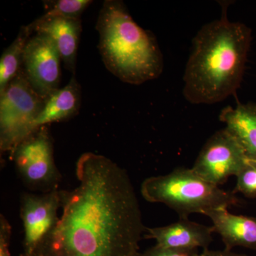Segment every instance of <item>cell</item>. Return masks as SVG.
Listing matches in <instances>:
<instances>
[{"label": "cell", "instance_id": "1", "mask_svg": "<svg viewBox=\"0 0 256 256\" xmlns=\"http://www.w3.org/2000/svg\"><path fill=\"white\" fill-rule=\"evenodd\" d=\"M76 174L77 186L60 190L53 256H138L146 228L126 170L107 156L86 152Z\"/></svg>", "mask_w": 256, "mask_h": 256}, {"label": "cell", "instance_id": "2", "mask_svg": "<svg viewBox=\"0 0 256 256\" xmlns=\"http://www.w3.org/2000/svg\"><path fill=\"white\" fill-rule=\"evenodd\" d=\"M252 31L226 15L207 23L192 41L184 74L183 94L192 104H217L234 95L240 86Z\"/></svg>", "mask_w": 256, "mask_h": 256}, {"label": "cell", "instance_id": "3", "mask_svg": "<svg viewBox=\"0 0 256 256\" xmlns=\"http://www.w3.org/2000/svg\"><path fill=\"white\" fill-rule=\"evenodd\" d=\"M96 28L102 62L121 82L141 85L162 73L164 60L156 36L134 22L124 2H104Z\"/></svg>", "mask_w": 256, "mask_h": 256}, {"label": "cell", "instance_id": "4", "mask_svg": "<svg viewBox=\"0 0 256 256\" xmlns=\"http://www.w3.org/2000/svg\"><path fill=\"white\" fill-rule=\"evenodd\" d=\"M140 192L146 202L163 204L182 218L192 214L206 216L212 210H228L239 203L234 192L208 182L192 168H178L169 174L146 178Z\"/></svg>", "mask_w": 256, "mask_h": 256}, {"label": "cell", "instance_id": "5", "mask_svg": "<svg viewBox=\"0 0 256 256\" xmlns=\"http://www.w3.org/2000/svg\"><path fill=\"white\" fill-rule=\"evenodd\" d=\"M44 100L31 86L22 69L0 94V150L11 152L34 132Z\"/></svg>", "mask_w": 256, "mask_h": 256}, {"label": "cell", "instance_id": "6", "mask_svg": "<svg viewBox=\"0 0 256 256\" xmlns=\"http://www.w3.org/2000/svg\"><path fill=\"white\" fill-rule=\"evenodd\" d=\"M60 208L58 188L42 194H23L20 204L24 228L22 256H53Z\"/></svg>", "mask_w": 256, "mask_h": 256}, {"label": "cell", "instance_id": "7", "mask_svg": "<svg viewBox=\"0 0 256 256\" xmlns=\"http://www.w3.org/2000/svg\"><path fill=\"white\" fill-rule=\"evenodd\" d=\"M10 154L18 174L28 186L44 192L58 188L60 173L56 166L48 126L38 128Z\"/></svg>", "mask_w": 256, "mask_h": 256}, {"label": "cell", "instance_id": "8", "mask_svg": "<svg viewBox=\"0 0 256 256\" xmlns=\"http://www.w3.org/2000/svg\"><path fill=\"white\" fill-rule=\"evenodd\" d=\"M247 156L225 128L212 134L197 156L192 170L206 182L220 186L236 176Z\"/></svg>", "mask_w": 256, "mask_h": 256}, {"label": "cell", "instance_id": "9", "mask_svg": "<svg viewBox=\"0 0 256 256\" xmlns=\"http://www.w3.org/2000/svg\"><path fill=\"white\" fill-rule=\"evenodd\" d=\"M62 60L48 37L35 34L28 40L24 52L22 70L32 88L44 100L60 88Z\"/></svg>", "mask_w": 256, "mask_h": 256}, {"label": "cell", "instance_id": "10", "mask_svg": "<svg viewBox=\"0 0 256 256\" xmlns=\"http://www.w3.org/2000/svg\"><path fill=\"white\" fill-rule=\"evenodd\" d=\"M28 26L33 33L44 35L52 40L66 68L75 75L82 32L80 18H44L41 16Z\"/></svg>", "mask_w": 256, "mask_h": 256}, {"label": "cell", "instance_id": "11", "mask_svg": "<svg viewBox=\"0 0 256 256\" xmlns=\"http://www.w3.org/2000/svg\"><path fill=\"white\" fill-rule=\"evenodd\" d=\"M146 237L156 240V245L168 248L191 250L202 248L208 249L213 238L212 226L192 222L188 218H180L174 223L146 228Z\"/></svg>", "mask_w": 256, "mask_h": 256}, {"label": "cell", "instance_id": "12", "mask_svg": "<svg viewBox=\"0 0 256 256\" xmlns=\"http://www.w3.org/2000/svg\"><path fill=\"white\" fill-rule=\"evenodd\" d=\"M207 216L212 228L222 237L226 250L240 246L256 250V218L233 214L226 208L214 210Z\"/></svg>", "mask_w": 256, "mask_h": 256}, {"label": "cell", "instance_id": "13", "mask_svg": "<svg viewBox=\"0 0 256 256\" xmlns=\"http://www.w3.org/2000/svg\"><path fill=\"white\" fill-rule=\"evenodd\" d=\"M220 120L248 159L256 160V104H238L236 108H224Z\"/></svg>", "mask_w": 256, "mask_h": 256}, {"label": "cell", "instance_id": "14", "mask_svg": "<svg viewBox=\"0 0 256 256\" xmlns=\"http://www.w3.org/2000/svg\"><path fill=\"white\" fill-rule=\"evenodd\" d=\"M80 102V86L73 75L66 86L58 88L44 100L41 112L34 122V132L42 126L74 117L78 114Z\"/></svg>", "mask_w": 256, "mask_h": 256}, {"label": "cell", "instance_id": "15", "mask_svg": "<svg viewBox=\"0 0 256 256\" xmlns=\"http://www.w3.org/2000/svg\"><path fill=\"white\" fill-rule=\"evenodd\" d=\"M32 34L28 25L22 26L16 38L3 52L0 58V94L21 72L24 52Z\"/></svg>", "mask_w": 256, "mask_h": 256}, {"label": "cell", "instance_id": "16", "mask_svg": "<svg viewBox=\"0 0 256 256\" xmlns=\"http://www.w3.org/2000/svg\"><path fill=\"white\" fill-rule=\"evenodd\" d=\"M46 12L42 18H80V15L92 1L90 0H57L44 2Z\"/></svg>", "mask_w": 256, "mask_h": 256}, {"label": "cell", "instance_id": "17", "mask_svg": "<svg viewBox=\"0 0 256 256\" xmlns=\"http://www.w3.org/2000/svg\"><path fill=\"white\" fill-rule=\"evenodd\" d=\"M234 193H240L247 198H256V160L248 159L236 175Z\"/></svg>", "mask_w": 256, "mask_h": 256}, {"label": "cell", "instance_id": "18", "mask_svg": "<svg viewBox=\"0 0 256 256\" xmlns=\"http://www.w3.org/2000/svg\"><path fill=\"white\" fill-rule=\"evenodd\" d=\"M198 249L182 250V249L168 248L156 245L143 252H140L138 256H198Z\"/></svg>", "mask_w": 256, "mask_h": 256}, {"label": "cell", "instance_id": "19", "mask_svg": "<svg viewBox=\"0 0 256 256\" xmlns=\"http://www.w3.org/2000/svg\"><path fill=\"white\" fill-rule=\"evenodd\" d=\"M12 236V227L9 222L3 216H0V256H11L10 240Z\"/></svg>", "mask_w": 256, "mask_h": 256}, {"label": "cell", "instance_id": "20", "mask_svg": "<svg viewBox=\"0 0 256 256\" xmlns=\"http://www.w3.org/2000/svg\"><path fill=\"white\" fill-rule=\"evenodd\" d=\"M198 256H248L244 254H236L232 252V250H210L208 249L204 250V252L200 254Z\"/></svg>", "mask_w": 256, "mask_h": 256}]
</instances>
